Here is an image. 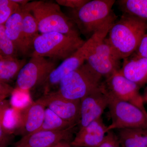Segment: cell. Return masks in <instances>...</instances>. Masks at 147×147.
I'll list each match as a JSON object with an SVG mask.
<instances>
[{"label": "cell", "instance_id": "1", "mask_svg": "<svg viewBox=\"0 0 147 147\" xmlns=\"http://www.w3.org/2000/svg\"><path fill=\"white\" fill-rule=\"evenodd\" d=\"M147 31L146 22L123 13L113 24L105 39L119 59H124L136 52Z\"/></svg>", "mask_w": 147, "mask_h": 147}, {"label": "cell", "instance_id": "2", "mask_svg": "<svg viewBox=\"0 0 147 147\" xmlns=\"http://www.w3.org/2000/svg\"><path fill=\"white\" fill-rule=\"evenodd\" d=\"M27 5L35 18L40 34L56 32L80 37L76 24L62 12L56 2H29Z\"/></svg>", "mask_w": 147, "mask_h": 147}, {"label": "cell", "instance_id": "3", "mask_svg": "<svg viewBox=\"0 0 147 147\" xmlns=\"http://www.w3.org/2000/svg\"><path fill=\"white\" fill-rule=\"evenodd\" d=\"M113 24L112 19L109 18L107 20L100 28L86 41L82 47L73 55L63 60L51 72L42 85L44 94L50 93L52 89L59 86L60 82L65 76L76 70L86 63L88 56L94 46L107 36Z\"/></svg>", "mask_w": 147, "mask_h": 147}, {"label": "cell", "instance_id": "4", "mask_svg": "<svg viewBox=\"0 0 147 147\" xmlns=\"http://www.w3.org/2000/svg\"><path fill=\"white\" fill-rule=\"evenodd\" d=\"M85 42L81 36L56 32L39 34L33 42L32 55L63 61L75 53Z\"/></svg>", "mask_w": 147, "mask_h": 147}, {"label": "cell", "instance_id": "5", "mask_svg": "<svg viewBox=\"0 0 147 147\" xmlns=\"http://www.w3.org/2000/svg\"><path fill=\"white\" fill-rule=\"evenodd\" d=\"M102 78L86 62L65 76L56 92L67 99L80 100L101 86Z\"/></svg>", "mask_w": 147, "mask_h": 147}, {"label": "cell", "instance_id": "6", "mask_svg": "<svg viewBox=\"0 0 147 147\" xmlns=\"http://www.w3.org/2000/svg\"><path fill=\"white\" fill-rule=\"evenodd\" d=\"M114 0L89 1L77 9H71L69 17L80 32L90 38L102 26L113 11Z\"/></svg>", "mask_w": 147, "mask_h": 147}, {"label": "cell", "instance_id": "7", "mask_svg": "<svg viewBox=\"0 0 147 147\" xmlns=\"http://www.w3.org/2000/svg\"><path fill=\"white\" fill-rule=\"evenodd\" d=\"M108 96V108L112 123L107 127V132L121 129H147V111H143L129 102Z\"/></svg>", "mask_w": 147, "mask_h": 147}, {"label": "cell", "instance_id": "8", "mask_svg": "<svg viewBox=\"0 0 147 147\" xmlns=\"http://www.w3.org/2000/svg\"><path fill=\"white\" fill-rule=\"evenodd\" d=\"M57 63L47 58L32 55L29 61L21 68L16 78V89L27 91L42 85L56 68Z\"/></svg>", "mask_w": 147, "mask_h": 147}, {"label": "cell", "instance_id": "9", "mask_svg": "<svg viewBox=\"0 0 147 147\" xmlns=\"http://www.w3.org/2000/svg\"><path fill=\"white\" fill-rule=\"evenodd\" d=\"M102 86L108 95L147 111L143 96L139 93L140 87L126 79L119 71L106 78L102 82Z\"/></svg>", "mask_w": 147, "mask_h": 147}, {"label": "cell", "instance_id": "10", "mask_svg": "<svg viewBox=\"0 0 147 147\" xmlns=\"http://www.w3.org/2000/svg\"><path fill=\"white\" fill-rule=\"evenodd\" d=\"M105 39L94 46L86 62L96 72L107 78L120 69L121 60Z\"/></svg>", "mask_w": 147, "mask_h": 147}, {"label": "cell", "instance_id": "11", "mask_svg": "<svg viewBox=\"0 0 147 147\" xmlns=\"http://www.w3.org/2000/svg\"><path fill=\"white\" fill-rule=\"evenodd\" d=\"M80 102L79 129L101 117L108 107L109 98L102 84L100 88L81 99Z\"/></svg>", "mask_w": 147, "mask_h": 147}, {"label": "cell", "instance_id": "12", "mask_svg": "<svg viewBox=\"0 0 147 147\" xmlns=\"http://www.w3.org/2000/svg\"><path fill=\"white\" fill-rule=\"evenodd\" d=\"M49 108L63 120L72 125L78 124L80 119V100L67 99L56 91L44 94L40 98Z\"/></svg>", "mask_w": 147, "mask_h": 147}, {"label": "cell", "instance_id": "13", "mask_svg": "<svg viewBox=\"0 0 147 147\" xmlns=\"http://www.w3.org/2000/svg\"><path fill=\"white\" fill-rule=\"evenodd\" d=\"M46 108L40 98L27 105L20 113L15 133L24 137L37 131L43 123Z\"/></svg>", "mask_w": 147, "mask_h": 147}, {"label": "cell", "instance_id": "14", "mask_svg": "<svg viewBox=\"0 0 147 147\" xmlns=\"http://www.w3.org/2000/svg\"><path fill=\"white\" fill-rule=\"evenodd\" d=\"M76 125L59 131H40L28 134L15 144L16 147H52L63 141L70 142Z\"/></svg>", "mask_w": 147, "mask_h": 147}, {"label": "cell", "instance_id": "15", "mask_svg": "<svg viewBox=\"0 0 147 147\" xmlns=\"http://www.w3.org/2000/svg\"><path fill=\"white\" fill-rule=\"evenodd\" d=\"M107 127L101 117L93 121L84 128L79 129L74 139L71 142V146L98 147L108 132Z\"/></svg>", "mask_w": 147, "mask_h": 147}, {"label": "cell", "instance_id": "16", "mask_svg": "<svg viewBox=\"0 0 147 147\" xmlns=\"http://www.w3.org/2000/svg\"><path fill=\"white\" fill-rule=\"evenodd\" d=\"M23 14V6H20L18 10L8 18L4 26L7 35L13 42L18 53L26 56L30 50L27 47L24 39Z\"/></svg>", "mask_w": 147, "mask_h": 147}, {"label": "cell", "instance_id": "17", "mask_svg": "<svg viewBox=\"0 0 147 147\" xmlns=\"http://www.w3.org/2000/svg\"><path fill=\"white\" fill-rule=\"evenodd\" d=\"M123 59L119 71L139 87L147 82V58L133 57Z\"/></svg>", "mask_w": 147, "mask_h": 147}, {"label": "cell", "instance_id": "18", "mask_svg": "<svg viewBox=\"0 0 147 147\" xmlns=\"http://www.w3.org/2000/svg\"><path fill=\"white\" fill-rule=\"evenodd\" d=\"M122 147H147V129H117Z\"/></svg>", "mask_w": 147, "mask_h": 147}, {"label": "cell", "instance_id": "19", "mask_svg": "<svg viewBox=\"0 0 147 147\" xmlns=\"http://www.w3.org/2000/svg\"><path fill=\"white\" fill-rule=\"evenodd\" d=\"M27 62L25 59L0 57V82L7 83L17 78L19 71Z\"/></svg>", "mask_w": 147, "mask_h": 147}, {"label": "cell", "instance_id": "20", "mask_svg": "<svg viewBox=\"0 0 147 147\" xmlns=\"http://www.w3.org/2000/svg\"><path fill=\"white\" fill-rule=\"evenodd\" d=\"M22 25L25 42L27 47L31 50L32 49L34 40L39 32L35 18L27 5L23 6Z\"/></svg>", "mask_w": 147, "mask_h": 147}, {"label": "cell", "instance_id": "21", "mask_svg": "<svg viewBox=\"0 0 147 147\" xmlns=\"http://www.w3.org/2000/svg\"><path fill=\"white\" fill-rule=\"evenodd\" d=\"M117 3L123 13L147 23V0H120Z\"/></svg>", "mask_w": 147, "mask_h": 147}, {"label": "cell", "instance_id": "22", "mask_svg": "<svg viewBox=\"0 0 147 147\" xmlns=\"http://www.w3.org/2000/svg\"><path fill=\"white\" fill-rule=\"evenodd\" d=\"M75 125H76L71 124L63 120L52 110L46 108L45 110L44 120L42 125L36 132L45 130L59 131L66 129Z\"/></svg>", "mask_w": 147, "mask_h": 147}, {"label": "cell", "instance_id": "23", "mask_svg": "<svg viewBox=\"0 0 147 147\" xmlns=\"http://www.w3.org/2000/svg\"><path fill=\"white\" fill-rule=\"evenodd\" d=\"M18 53L5 32L4 25H0V56L3 58H17Z\"/></svg>", "mask_w": 147, "mask_h": 147}, {"label": "cell", "instance_id": "24", "mask_svg": "<svg viewBox=\"0 0 147 147\" xmlns=\"http://www.w3.org/2000/svg\"><path fill=\"white\" fill-rule=\"evenodd\" d=\"M10 102L6 99L0 102V147H7L13 139L12 134L6 131L3 124L5 114L7 110L10 108Z\"/></svg>", "mask_w": 147, "mask_h": 147}, {"label": "cell", "instance_id": "25", "mask_svg": "<svg viewBox=\"0 0 147 147\" xmlns=\"http://www.w3.org/2000/svg\"><path fill=\"white\" fill-rule=\"evenodd\" d=\"M20 6L12 0H0V25H4Z\"/></svg>", "mask_w": 147, "mask_h": 147}, {"label": "cell", "instance_id": "26", "mask_svg": "<svg viewBox=\"0 0 147 147\" xmlns=\"http://www.w3.org/2000/svg\"><path fill=\"white\" fill-rule=\"evenodd\" d=\"M118 137L113 130L108 131L102 143L98 147H121Z\"/></svg>", "mask_w": 147, "mask_h": 147}, {"label": "cell", "instance_id": "27", "mask_svg": "<svg viewBox=\"0 0 147 147\" xmlns=\"http://www.w3.org/2000/svg\"><path fill=\"white\" fill-rule=\"evenodd\" d=\"M89 0H57L56 2L60 6L66 7L71 9H77L82 7Z\"/></svg>", "mask_w": 147, "mask_h": 147}, {"label": "cell", "instance_id": "28", "mask_svg": "<svg viewBox=\"0 0 147 147\" xmlns=\"http://www.w3.org/2000/svg\"><path fill=\"white\" fill-rule=\"evenodd\" d=\"M131 56L147 58V32L143 36L136 52Z\"/></svg>", "mask_w": 147, "mask_h": 147}, {"label": "cell", "instance_id": "29", "mask_svg": "<svg viewBox=\"0 0 147 147\" xmlns=\"http://www.w3.org/2000/svg\"><path fill=\"white\" fill-rule=\"evenodd\" d=\"M15 89L7 83L0 82V96H9L12 94Z\"/></svg>", "mask_w": 147, "mask_h": 147}, {"label": "cell", "instance_id": "30", "mask_svg": "<svg viewBox=\"0 0 147 147\" xmlns=\"http://www.w3.org/2000/svg\"><path fill=\"white\" fill-rule=\"evenodd\" d=\"M52 147H71V142L66 141H61Z\"/></svg>", "mask_w": 147, "mask_h": 147}, {"label": "cell", "instance_id": "31", "mask_svg": "<svg viewBox=\"0 0 147 147\" xmlns=\"http://www.w3.org/2000/svg\"><path fill=\"white\" fill-rule=\"evenodd\" d=\"M12 1L21 6L26 5L29 2V1L27 0H12Z\"/></svg>", "mask_w": 147, "mask_h": 147}, {"label": "cell", "instance_id": "32", "mask_svg": "<svg viewBox=\"0 0 147 147\" xmlns=\"http://www.w3.org/2000/svg\"><path fill=\"white\" fill-rule=\"evenodd\" d=\"M143 100L144 103L147 102V91L145 92V94L143 96Z\"/></svg>", "mask_w": 147, "mask_h": 147}, {"label": "cell", "instance_id": "33", "mask_svg": "<svg viewBox=\"0 0 147 147\" xmlns=\"http://www.w3.org/2000/svg\"><path fill=\"white\" fill-rule=\"evenodd\" d=\"M7 97V96H0V102L5 100V98Z\"/></svg>", "mask_w": 147, "mask_h": 147}, {"label": "cell", "instance_id": "34", "mask_svg": "<svg viewBox=\"0 0 147 147\" xmlns=\"http://www.w3.org/2000/svg\"><path fill=\"white\" fill-rule=\"evenodd\" d=\"M147 91V86L146 88V90H145V92Z\"/></svg>", "mask_w": 147, "mask_h": 147}, {"label": "cell", "instance_id": "35", "mask_svg": "<svg viewBox=\"0 0 147 147\" xmlns=\"http://www.w3.org/2000/svg\"><path fill=\"white\" fill-rule=\"evenodd\" d=\"M71 147H77V146H71Z\"/></svg>", "mask_w": 147, "mask_h": 147}, {"label": "cell", "instance_id": "36", "mask_svg": "<svg viewBox=\"0 0 147 147\" xmlns=\"http://www.w3.org/2000/svg\"><path fill=\"white\" fill-rule=\"evenodd\" d=\"M0 57H1V56H0Z\"/></svg>", "mask_w": 147, "mask_h": 147}]
</instances>
